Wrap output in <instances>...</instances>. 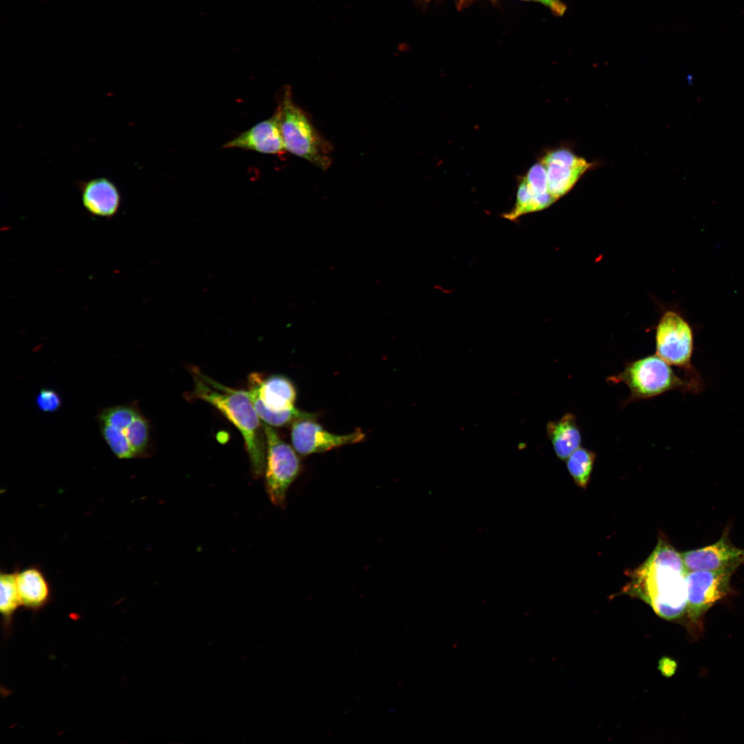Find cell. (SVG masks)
I'll return each mask as SVG.
<instances>
[{"label": "cell", "instance_id": "18", "mask_svg": "<svg viewBox=\"0 0 744 744\" xmlns=\"http://www.w3.org/2000/svg\"><path fill=\"white\" fill-rule=\"evenodd\" d=\"M17 570L12 572L0 574V612L4 633L11 632L14 616L21 607L17 586Z\"/></svg>", "mask_w": 744, "mask_h": 744}, {"label": "cell", "instance_id": "6", "mask_svg": "<svg viewBox=\"0 0 744 744\" xmlns=\"http://www.w3.org/2000/svg\"><path fill=\"white\" fill-rule=\"evenodd\" d=\"M248 385L247 392L258 415L270 426H282L299 420L316 418L314 414L295 408L296 389L284 376L263 379L259 373H253L249 375Z\"/></svg>", "mask_w": 744, "mask_h": 744}, {"label": "cell", "instance_id": "7", "mask_svg": "<svg viewBox=\"0 0 744 744\" xmlns=\"http://www.w3.org/2000/svg\"><path fill=\"white\" fill-rule=\"evenodd\" d=\"M267 455L265 488L271 502L284 508L287 491L300 472V459L294 448L284 442L272 426L263 422Z\"/></svg>", "mask_w": 744, "mask_h": 744}, {"label": "cell", "instance_id": "14", "mask_svg": "<svg viewBox=\"0 0 744 744\" xmlns=\"http://www.w3.org/2000/svg\"><path fill=\"white\" fill-rule=\"evenodd\" d=\"M81 200L90 215L110 219L120 210L121 195L118 187L107 178H95L79 183Z\"/></svg>", "mask_w": 744, "mask_h": 744}, {"label": "cell", "instance_id": "2", "mask_svg": "<svg viewBox=\"0 0 744 744\" xmlns=\"http://www.w3.org/2000/svg\"><path fill=\"white\" fill-rule=\"evenodd\" d=\"M194 389L190 397L205 401L217 409L240 432L255 478L265 472L267 444L263 422L258 415L247 391L236 389L209 378L193 366Z\"/></svg>", "mask_w": 744, "mask_h": 744}, {"label": "cell", "instance_id": "12", "mask_svg": "<svg viewBox=\"0 0 744 744\" xmlns=\"http://www.w3.org/2000/svg\"><path fill=\"white\" fill-rule=\"evenodd\" d=\"M688 571L715 570L744 565V548L733 545L725 529L715 543L681 553Z\"/></svg>", "mask_w": 744, "mask_h": 744}, {"label": "cell", "instance_id": "4", "mask_svg": "<svg viewBox=\"0 0 744 744\" xmlns=\"http://www.w3.org/2000/svg\"><path fill=\"white\" fill-rule=\"evenodd\" d=\"M613 383L623 382L630 395L626 404L656 397L673 390L698 393L703 386L677 375L671 365L656 353L629 362L618 374L607 378Z\"/></svg>", "mask_w": 744, "mask_h": 744}, {"label": "cell", "instance_id": "10", "mask_svg": "<svg viewBox=\"0 0 744 744\" xmlns=\"http://www.w3.org/2000/svg\"><path fill=\"white\" fill-rule=\"evenodd\" d=\"M291 439L295 451L302 455L323 453L333 448L363 440L360 429L345 435H335L324 430L315 419H303L291 424Z\"/></svg>", "mask_w": 744, "mask_h": 744}, {"label": "cell", "instance_id": "16", "mask_svg": "<svg viewBox=\"0 0 744 744\" xmlns=\"http://www.w3.org/2000/svg\"><path fill=\"white\" fill-rule=\"evenodd\" d=\"M546 431L554 451L561 460H566L581 446V433L573 413H567L559 420L548 422Z\"/></svg>", "mask_w": 744, "mask_h": 744}, {"label": "cell", "instance_id": "5", "mask_svg": "<svg viewBox=\"0 0 744 744\" xmlns=\"http://www.w3.org/2000/svg\"><path fill=\"white\" fill-rule=\"evenodd\" d=\"M101 433L114 455L121 459L143 456L149 440V425L134 403L100 410Z\"/></svg>", "mask_w": 744, "mask_h": 744}, {"label": "cell", "instance_id": "21", "mask_svg": "<svg viewBox=\"0 0 744 744\" xmlns=\"http://www.w3.org/2000/svg\"><path fill=\"white\" fill-rule=\"evenodd\" d=\"M539 2L548 7L554 14L562 16L566 10V5L561 0H524Z\"/></svg>", "mask_w": 744, "mask_h": 744}, {"label": "cell", "instance_id": "3", "mask_svg": "<svg viewBox=\"0 0 744 744\" xmlns=\"http://www.w3.org/2000/svg\"><path fill=\"white\" fill-rule=\"evenodd\" d=\"M287 152L327 170L331 165V146L318 132L307 114L294 101L291 88L283 89L277 107Z\"/></svg>", "mask_w": 744, "mask_h": 744}, {"label": "cell", "instance_id": "11", "mask_svg": "<svg viewBox=\"0 0 744 744\" xmlns=\"http://www.w3.org/2000/svg\"><path fill=\"white\" fill-rule=\"evenodd\" d=\"M541 162L546 171L548 192L555 200L566 194L591 166L567 149L551 151Z\"/></svg>", "mask_w": 744, "mask_h": 744}, {"label": "cell", "instance_id": "9", "mask_svg": "<svg viewBox=\"0 0 744 744\" xmlns=\"http://www.w3.org/2000/svg\"><path fill=\"white\" fill-rule=\"evenodd\" d=\"M736 568L688 571L686 575V612L691 622L702 629L705 614L731 591L730 579Z\"/></svg>", "mask_w": 744, "mask_h": 744}, {"label": "cell", "instance_id": "8", "mask_svg": "<svg viewBox=\"0 0 744 744\" xmlns=\"http://www.w3.org/2000/svg\"><path fill=\"white\" fill-rule=\"evenodd\" d=\"M656 354L671 366L684 370L685 377L703 386L691 360L694 348L693 333L689 324L678 313L666 311L656 329Z\"/></svg>", "mask_w": 744, "mask_h": 744}, {"label": "cell", "instance_id": "19", "mask_svg": "<svg viewBox=\"0 0 744 744\" xmlns=\"http://www.w3.org/2000/svg\"><path fill=\"white\" fill-rule=\"evenodd\" d=\"M595 459L593 451L581 446L567 458L568 471L578 486L582 488L587 486Z\"/></svg>", "mask_w": 744, "mask_h": 744}, {"label": "cell", "instance_id": "15", "mask_svg": "<svg viewBox=\"0 0 744 744\" xmlns=\"http://www.w3.org/2000/svg\"><path fill=\"white\" fill-rule=\"evenodd\" d=\"M16 580L21 607L37 612L50 601V583L39 566L32 565L17 570Z\"/></svg>", "mask_w": 744, "mask_h": 744}, {"label": "cell", "instance_id": "1", "mask_svg": "<svg viewBox=\"0 0 744 744\" xmlns=\"http://www.w3.org/2000/svg\"><path fill=\"white\" fill-rule=\"evenodd\" d=\"M688 572L681 553L661 539L647 560L632 572V589L659 617L677 619L687 610Z\"/></svg>", "mask_w": 744, "mask_h": 744}, {"label": "cell", "instance_id": "20", "mask_svg": "<svg viewBox=\"0 0 744 744\" xmlns=\"http://www.w3.org/2000/svg\"><path fill=\"white\" fill-rule=\"evenodd\" d=\"M38 409L45 413H53L58 411L62 404L59 394L51 389H42L36 397Z\"/></svg>", "mask_w": 744, "mask_h": 744}, {"label": "cell", "instance_id": "17", "mask_svg": "<svg viewBox=\"0 0 744 744\" xmlns=\"http://www.w3.org/2000/svg\"><path fill=\"white\" fill-rule=\"evenodd\" d=\"M521 183L530 212L544 209L555 201L548 192L546 171L541 162L533 165Z\"/></svg>", "mask_w": 744, "mask_h": 744}, {"label": "cell", "instance_id": "13", "mask_svg": "<svg viewBox=\"0 0 744 744\" xmlns=\"http://www.w3.org/2000/svg\"><path fill=\"white\" fill-rule=\"evenodd\" d=\"M225 149L238 148L265 154L282 155L286 152L280 126L277 109L271 117L258 123L223 146Z\"/></svg>", "mask_w": 744, "mask_h": 744}]
</instances>
